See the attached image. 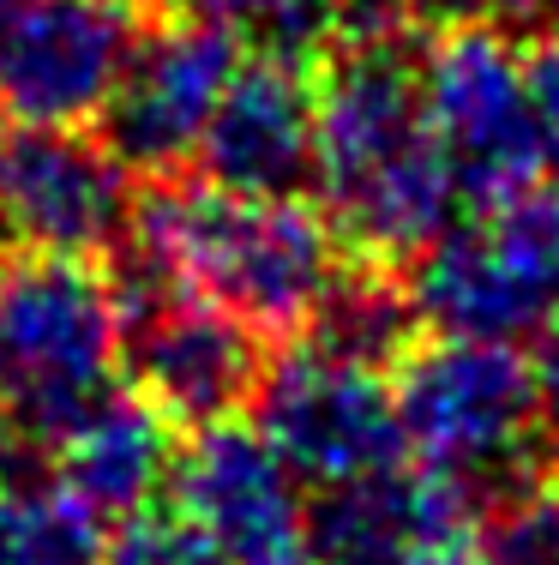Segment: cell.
<instances>
[{"label":"cell","mask_w":559,"mask_h":565,"mask_svg":"<svg viewBox=\"0 0 559 565\" xmlns=\"http://www.w3.org/2000/svg\"><path fill=\"white\" fill-rule=\"evenodd\" d=\"M121 301L186 289L241 313L252 331L308 326L343 277V235L308 199H252L229 186H151L132 205Z\"/></svg>","instance_id":"1"},{"label":"cell","mask_w":559,"mask_h":565,"mask_svg":"<svg viewBox=\"0 0 559 565\" xmlns=\"http://www.w3.org/2000/svg\"><path fill=\"white\" fill-rule=\"evenodd\" d=\"M7 247H12V241H7V228H0V259H7Z\"/></svg>","instance_id":"24"},{"label":"cell","mask_w":559,"mask_h":565,"mask_svg":"<svg viewBox=\"0 0 559 565\" xmlns=\"http://www.w3.org/2000/svg\"><path fill=\"white\" fill-rule=\"evenodd\" d=\"M103 542L109 530L49 476L0 488V565H97Z\"/></svg>","instance_id":"17"},{"label":"cell","mask_w":559,"mask_h":565,"mask_svg":"<svg viewBox=\"0 0 559 565\" xmlns=\"http://www.w3.org/2000/svg\"><path fill=\"white\" fill-rule=\"evenodd\" d=\"M475 565H559V481L512 493L487 518Z\"/></svg>","instance_id":"19"},{"label":"cell","mask_w":559,"mask_h":565,"mask_svg":"<svg viewBox=\"0 0 559 565\" xmlns=\"http://www.w3.org/2000/svg\"><path fill=\"white\" fill-rule=\"evenodd\" d=\"M169 500L229 565H308V481L252 422L198 427Z\"/></svg>","instance_id":"12"},{"label":"cell","mask_w":559,"mask_h":565,"mask_svg":"<svg viewBox=\"0 0 559 565\" xmlns=\"http://www.w3.org/2000/svg\"><path fill=\"white\" fill-rule=\"evenodd\" d=\"M132 0H0V115L90 127L139 43Z\"/></svg>","instance_id":"9"},{"label":"cell","mask_w":559,"mask_h":565,"mask_svg":"<svg viewBox=\"0 0 559 565\" xmlns=\"http://www.w3.org/2000/svg\"><path fill=\"white\" fill-rule=\"evenodd\" d=\"M186 12L229 31L252 55L313 61L337 43V0H186Z\"/></svg>","instance_id":"18"},{"label":"cell","mask_w":559,"mask_h":565,"mask_svg":"<svg viewBox=\"0 0 559 565\" xmlns=\"http://www.w3.org/2000/svg\"><path fill=\"white\" fill-rule=\"evenodd\" d=\"M416 326H421V313H416L409 282H397L373 259V265H343V277L331 282V295L308 319V338L385 373L416 349Z\"/></svg>","instance_id":"16"},{"label":"cell","mask_w":559,"mask_h":565,"mask_svg":"<svg viewBox=\"0 0 559 565\" xmlns=\"http://www.w3.org/2000/svg\"><path fill=\"white\" fill-rule=\"evenodd\" d=\"M319 211L367 259H416L458 223V181L421 90V55L397 36L337 43L319 73Z\"/></svg>","instance_id":"2"},{"label":"cell","mask_w":559,"mask_h":565,"mask_svg":"<svg viewBox=\"0 0 559 565\" xmlns=\"http://www.w3.org/2000/svg\"><path fill=\"white\" fill-rule=\"evenodd\" d=\"M252 427L308 481V493L404 457L391 380L313 338L265 367L259 392H252Z\"/></svg>","instance_id":"7"},{"label":"cell","mask_w":559,"mask_h":565,"mask_svg":"<svg viewBox=\"0 0 559 565\" xmlns=\"http://www.w3.org/2000/svg\"><path fill=\"white\" fill-rule=\"evenodd\" d=\"M439 24H487V31H553L559 0H416Z\"/></svg>","instance_id":"22"},{"label":"cell","mask_w":559,"mask_h":565,"mask_svg":"<svg viewBox=\"0 0 559 565\" xmlns=\"http://www.w3.org/2000/svg\"><path fill=\"white\" fill-rule=\"evenodd\" d=\"M421 90L463 205H505L541 181L524 49L512 31L445 24L421 49Z\"/></svg>","instance_id":"6"},{"label":"cell","mask_w":559,"mask_h":565,"mask_svg":"<svg viewBox=\"0 0 559 565\" xmlns=\"http://www.w3.org/2000/svg\"><path fill=\"white\" fill-rule=\"evenodd\" d=\"M241 66V43L198 12L139 31L132 55L97 115V139L132 174H181L198 157L229 73Z\"/></svg>","instance_id":"10"},{"label":"cell","mask_w":559,"mask_h":565,"mask_svg":"<svg viewBox=\"0 0 559 565\" xmlns=\"http://www.w3.org/2000/svg\"><path fill=\"white\" fill-rule=\"evenodd\" d=\"M127 163L85 127H12L0 132V228L24 253L121 247L132 223Z\"/></svg>","instance_id":"13"},{"label":"cell","mask_w":559,"mask_h":565,"mask_svg":"<svg viewBox=\"0 0 559 565\" xmlns=\"http://www.w3.org/2000/svg\"><path fill=\"white\" fill-rule=\"evenodd\" d=\"M529 343H536V355H529V380H536V403H541V434L559 439V313Z\"/></svg>","instance_id":"23"},{"label":"cell","mask_w":559,"mask_h":565,"mask_svg":"<svg viewBox=\"0 0 559 565\" xmlns=\"http://www.w3.org/2000/svg\"><path fill=\"white\" fill-rule=\"evenodd\" d=\"M524 78H529V115H536L541 186L559 193V31H536V43L524 49Z\"/></svg>","instance_id":"21"},{"label":"cell","mask_w":559,"mask_h":565,"mask_svg":"<svg viewBox=\"0 0 559 565\" xmlns=\"http://www.w3.org/2000/svg\"><path fill=\"white\" fill-rule=\"evenodd\" d=\"M198 174L252 199H301L319 169V78L308 61L252 55L229 73L198 139Z\"/></svg>","instance_id":"14"},{"label":"cell","mask_w":559,"mask_h":565,"mask_svg":"<svg viewBox=\"0 0 559 565\" xmlns=\"http://www.w3.org/2000/svg\"><path fill=\"white\" fill-rule=\"evenodd\" d=\"M397 427L416 463L487 493L517 481L541 446V403L517 343L439 338L397 361Z\"/></svg>","instance_id":"4"},{"label":"cell","mask_w":559,"mask_h":565,"mask_svg":"<svg viewBox=\"0 0 559 565\" xmlns=\"http://www.w3.org/2000/svg\"><path fill=\"white\" fill-rule=\"evenodd\" d=\"M409 295L439 338L524 343L559 313V193L482 205L475 223H445L409 259Z\"/></svg>","instance_id":"5"},{"label":"cell","mask_w":559,"mask_h":565,"mask_svg":"<svg viewBox=\"0 0 559 565\" xmlns=\"http://www.w3.org/2000/svg\"><path fill=\"white\" fill-rule=\"evenodd\" d=\"M43 476L73 493L103 530H121V523L157 511V500L169 493L175 439H169V422L139 392H121V385H115L97 409H85L55 446H49Z\"/></svg>","instance_id":"15"},{"label":"cell","mask_w":559,"mask_h":565,"mask_svg":"<svg viewBox=\"0 0 559 565\" xmlns=\"http://www.w3.org/2000/svg\"><path fill=\"white\" fill-rule=\"evenodd\" d=\"M127 367V313L109 271L73 253L0 259V427L49 451Z\"/></svg>","instance_id":"3"},{"label":"cell","mask_w":559,"mask_h":565,"mask_svg":"<svg viewBox=\"0 0 559 565\" xmlns=\"http://www.w3.org/2000/svg\"><path fill=\"white\" fill-rule=\"evenodd\" d=\"M127 313V373L139 397L169 427H217L252 409L265 380V349L241 313L186 289L121 301Z\"/></svg>","instance_id":"11"},{"label":"cell","mask_w":559,"mask_h":565,"mask_svg":"<svg viewBox=\"0 0 559 565\" xmlns=\"http://www.w3.org/2000/svg\"><path fill=\"white\" fill-rule=\"evenodd\" d=\"M97 565H229L181 511H144L103 542Z\"/></svg>","instance_id":"20"},{"label":"cell","mask_w":559,"mask_h":565,"mask_svg":"<svg viewBox=\"0 0 559 565\" xmlns=\"http://www.w3.org/2000/svg\"><path fill=\"white\" fill-rule=\"evenodd\" d=\"M482 530V493L404 451L313 493L308 565H475Z\"/></svg>","instance_id":"8"}]
</instances>
